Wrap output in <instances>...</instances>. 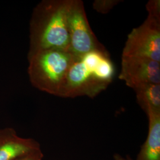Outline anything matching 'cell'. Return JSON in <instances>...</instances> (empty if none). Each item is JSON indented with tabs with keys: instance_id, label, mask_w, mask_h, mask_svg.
<instances>
[{
	"instance_id": "4",
	"label": "cell",
	"mask_w": 160,
	"mask_h": 160,
	"mask_svg": "<svg viewBox=\"0 0 160 160\" xmlns=\"http://www.w3.org/2000/svg\"><path fill=\"white\" fill-rule=\"evenodd\" d=\"M69 51L75 58L94 51H106L93 33L83 2L71 0L68 13Z\"/></svg>"
},
{
	"instance_id": "3",
	"label": "cell",
	"mask_w": 160,
	"mask_h": 160,
	"mask_svg": "<svg viewBox=\"0 0 160 160\" xmlns=\"http://www.w3.org/2000/svg\"><path fill=\"white\" fill-rule=\"evenodd\" d=\"M75 57L67 50L49 49L28 56L29 80L40 91L62 97L69 68Z\"/></svg>"
},
{
	"instance_id": "7",
	"label": "cell",
	"mask_w": 160,
	"mask_h": 160,
	"mask_svg": "<svg viewBox=\"0 0 160 160\" xmlns=\"http://www.w3.org/2000/svg\"><path fill=\"white\" fill-rule=\"evenodd\" d=\"M40 149L38 142L19 137L13 128L0 129V160H15Z\"/></svg>"
},
{
	"instance_id": "8",
	"label": "cell",
	"mask_w": 160,
	"mask_h": 160,
	"mask_svg": "<svg viewBox=\"0 0 160 160\" xmlns=\"http://www.w3.org/2000/svg\"><path fill=\"white\" fill-rule=\"evenodd\" d=\"M148 133L137 160H160V110L148 109Z\"/></svg>"
},
{
	"instance_id": "5",
	"label": "cell",
	"mask_w": 160,
	"mask_h": 160,
	"mask_svg": "<svg viewBox=\"0 0 160 160\" xmlns=\"http://www.w3.org/2000/svg\"><path fill=\"white\" fill-rule=\"evenodd\" d=\"M122 56L147 58L160 62V19L148 16L128 34Z\"/></svg>"
},
{
	"instance_id": "12",
	"label": "cell",
	"mask_w": 160,
	"mask_h": 160,
	"mask_svg": "<svg viewBox=\"0 0 160 160\" xmlns=\"http://www.w3.org/2000/svg\"><path fill=\"white\" fill-rule=\"evenodd\" d=\"M114 160H132L129 157H127V158H124L122 156H121L120 155L114 154Z\"/></svg>"
},
{
	"instance_id": "6",
	"label": "cell",
	"mask_w": 160,
	"mask_h": 160,
	"mask_svg": "<svg viewBox=\"0 0 160 160\" xmlns=\"http://www.w3.org/2000/svg\"><path fill=\"white\" fill-rule=\"evenodd\" d=\"M119 78L132 89L148 84H160V62L147 58L122 56Z\"/></svg>"
},
{
	"instance_id": "10",
	"label": "cell",
	"mask_w": 160,
	"mask_h": 160,
	"mask_svg": "<svg viewBox=\"0 0 160 160\" xmlns=\"http://www.w3.org/2000/svg\"><path fill=\"white\" fill-rule=\"evenodd\" d=\"M120 1V0H96L92 6L93 8L98 12L107 14Z\"/></svg>"
},
{
	"instance_id": "11",
	"label": "cell",
	"mask_w": 160,
	"mask_h": 160,
	"mask_svg": "<svg viewBox=\"0 0 160 160\" xmlns=\"http://www.w3.org/2000/svg\"><path fill=\"white\" fill-rule=\"evenodd\" d=\"M43 158V154L40 149L20 157L14 160H42Z\"/></svg>"
},
{
	"instance_id": "9",
	"label": "cell",
	"mask_w": 160,
	"mask_h": 160,
	"mask_svg": "<svg viewBox=\"0 0 160 160\" xmlns=\"http://www.w3.org/2000/svg\"><path fill=\"white\" fill-rule=\"evenodd\" d=\"M133 90L138 103L145 112L148 109L160 110V84H148Z\"/></svg>"
},
{
	"instance_id": "1",
	"label": "cell",
	"mask_w": 160,
	"mask_h": 160,
	"mask_svg": "<svg viewBox=\"0 0 160 160\" xmlns=\"http://www.w3.org/2000/svg\"><path fill=\"white\" fill-rule=\"evenodd\" d=\"M70 2L71 0H43L35 7L30 22L28 56L49 49L69 51Z\"/></svg>"
},
{
	"instance_id": "2",
	"label": "cell",
	"mask_w": 160,
	"mask_h": 160,
	"mask_svg": "<svg viewBox=\"0 0 160 160\" xmlns=\"http://www.w3.org/2000/svg\"><path fill=\"white\" fill-rule=\"evenodd\" d=\"M115 69L106 51H94L75 58L69 70L62 97L94 98L112 82Z\"/></svg>"
}]
</instances>
